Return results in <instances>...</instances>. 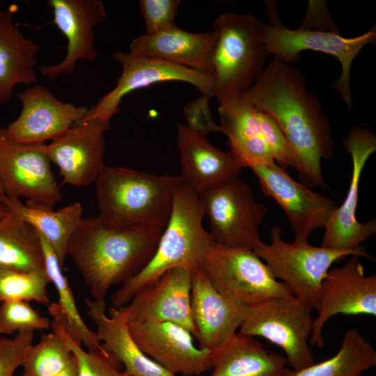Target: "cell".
<instances>
[{
  "label": "cell",
  "mask_w": 376,
  "mask_h": 376,
  "mask_svg": "<svg viewBox=\"0 0 376 376\" xmlns=\"http://www.w3.org/2000/svg\"><path fill=\"white\" fill-rule=\"evenodd\" d=\"M1 201L10 213L32 226L47 241L63 267L70 241L83 219L81 204L74 202L54 210L32 207L19 198L6 196Z\"/></svg>",
  "instance_id": "28"
},
{
  "label": "cell",
  "mask_w": 376,
  "mask_h": 376,
  "mask_svg": "<svg viewBox=\"0 0 376 376\" xmlns=\"http://www.w3.org/2000/svg\"><path fill=\"white\" fill-rule=\"evenodd\" d=\"M4 196H5V195H4V194H3V191H2V189H1V185H0V200H1V198H3Z\"/></svg>",
  "instance_id": "43"
},
{
  "label": "cell",
  "mask_w": 376,
  "mask_h": 376,
  "mask_svg": "<svg viewBox=\"0 0 376 376\" xmlns=\"http://www.w3.org/2000/svg\"><path fill=\"white\" fill-rule=\"evenodd\" d=\"M260 189L281 207L295 234V241L307 242L313 232L324 228L337 203L295 180L275 162L251 165Z\"/></svg>",
  "instance_id": "13"
},
{
  "label": "cell",
  "mask_w": 376,
  "mask_h": 376,
  "mask_svg": "<svg viewBox=\"0 0 376 376\" xmlns=\"http://www.w3.org/2000/svg\"><path fill=\"white\" fill-rule=\"evenodd\" d=\"M219 103L221 132L228 138L230 152L243 167L274 162L264 139L258 110L244 95H232Z\"/></svg>",
  "instance_id": "25"
},
{
  "label": "cell",
  "mask_w": 376,
  "mask_h": 376,
  "mask_svg": "<svg viewBox=\"0 0 376 376\" xmlns=\"http://www.w3.org/2000/svg\"><path fill=\"white\" fill-rule=\"evenodd\" d=\"M350 155L352 176L344 201L337 207L324 228L320 246L340 251H354L376 233V220L364 223L357 219L360 178L366 162L376 151V136L368 130L353 127L343 139Z\"/></svg>",
  "instance_id": "15"
},
{
  "label": "cell",
  "mask_w": 376,
  "mask_h": 376,
  "mask_svg": "<svg viewBox=\"0 0 376 376\" xmlns=\"http://www.w3.org/2000/svg\"><path fill=\"white\" fill-rule=\"evenodd\" d=\"M164 228H118L99 216L83 218L68 255L93 299H105L109 289L141 270L152 258Z\"/></svg>",
  "instance_id": "2"
},
{
  "label": "cell",
  "mask_w": 376,
  "mask_h": 376,
  "mask_svg": "<svg viewBox=\"0 0 376 376\" xmlns=\"http://www.w3.org/2000/svg\"><path fill=\"white\" fill-rule=\"evenodd\" d=\"M180 0H141L140 11L146 33H152L175 23Z\"/></svg>",
  "instance_id": "37"
},
{
  "label": "cell",
  "mask_w": 376,
  "mask_h": 376,
  "mask_svg": "<svg viewBox=\"0 0 376 376\" xmlns=\"http://www.w3.org/2000/svg\"><path fill=\"white\" fill-rule=\"evenodd\" d=\"M246 308L217 291L201 267L193 271L191 310L198 347L214 351L228 341L240 328Z\"/></svg>",
  "instance_id": "21"
},
{
  "label": "cell",
  "mask_w": 376,
  "mask_h": 376,
  "mask_svg": "<svg viewBox=\"0 0 376 376\" xmlns=\"http://www.w3.org/2000/svg\"><path fill=\"white\" fill-rule=\"evenodd\" d=\"M72 353L58 333L40 336L36 345H29L24 354L22 376H56L68 364Z\"/></svg>",
  "instance_id": "32"
},
{
  "label": "cell",
  "mask_w": 376,
  "mask_h": 376,
  "mask_svg": "<svg viewBox=\"0 0 376 376\" xmlns=\"http://www.w3.org/2000/svg\"><path fill=\"white\" fill-rule=\"evenodd\" d=\"M47 272H21L0 268V301H34L49 303Z\"/></svg>",
  "instance_id": "33"
},
{
  "label": "cell",
  "mask_w": 376,
  "mask_h": 376,
  "mask_svg": "<svg viewBox=\"0 0 376 376\" xmlns=\"http://www.w3.org/2000/svg\"><path fill=\"white\" fill-rule=\"evenodd\" d=\"M286 363L285 357L238 332L212 351L210 376H285Z\"/></svg>",
  "instance_id": "27"
},
{
  "label": "cell",
  "mask_w": 376,
  "mask_h": 376,
  "mask_svg": "<svg viewBox=\"0 0 376 376\" xmlns=\"http://www.w3.org/2000/svg\"><path fill=\"white\" fill-rule=\"evenodd\" d=\"M357 255L340 267L329 269L320 288L318 315L313 319L310 342L324 346L322 330L337 314L376 316V276H366Z\"/></svg>",
  "instance_id": "14"
},
{
  "label": "cell",
  "mask_w": 376,
  "mask_h": 376,
  "mask_svg": "<svg viewBox=\"0 0 376 376\" xmlns=\"http://www.w3.org/2000/svg\"><path fill=\"white\" fill-rule=\"evenodd\" d=\"M47 3L53 11L52 22L68 41L61 62L39 67L42 76L53 79L73 73L80 60L96 59L95 29L107 18V11L99 0H49Z\"/></svg>",
  "instance_id": "19"
},
{
  "label": "cell",
  "mask_w": 376,
  "mask_h": 376,
  "mask_svg": "<svg viewBox=\"0 0 376 376\" xmlns=\"http://www.w3.org/2000/svg\"><path fill=\"white\" fill-rule=\"evenodd\" d=\"M13 16V9L0 8V105L10 100L17 85L38 79L39 46L22 33Z\"/></svg>",
  "instance_id": "26"
},
{
  "label": "cell",
  "mask_w": 376,
  "mask_h": 376,
  "mask_svg": "<svg viewBox=\"0 0 376 376\" xmlns=\"http://www.w3.org/2000/svg\"><path fill=\"white\" fill-rule=\"evenodd\" d=\"M99 216L118 228H164L170 217L179 175L107 166L95 180Z\"/></svg>",
  "instance_id": "4"
},
{
  "label": "cell",
  "mask_w": 376,
  "mask_h": 376,
  "mask_svg": "<svg viewBox=\"0 0 376 376\" xmlns=\"http://www.w3.org/2000/svg\"><path fill=\"white\" fill-rule=\"evenodd\" d=\"M263 23L253 15L235 13H222L214 21L211 78L219 102L244 93L266 66L269 54L263 42Z\"/></svg>",
  "instance_id": "5"
},
{
  "label": "cell",
  "mask_w": 376,
  "mask_h": 376,
  "mask_svg": "<svg viewBox=\"0 0 376 376\" xmlns=\"http://www.w3.org/2000/svg\"><path fill=\"white\" fill-rule=\"evenodd\" d=\"M122 72L116 86L89 109L86 116L110 121L120 111L123 98L131 92L164 81H182L195 86L201 94L214 97V84L207 75L164 60L121 51L113 53Z\"/></svg>",
  "instance_id": "12"
},
{
  "label": "cell",
  "mask_w": 376,
  "mask_h": 376,
  "mask_svg": "<svg viewBox=\"0 0 376 376\" xmlns=\"http://www.w3.org/2000/svg\"><path fill=\"white\" fill-rule=\"evenodd\" d=\"M56 376H77V366L73 354L66 367Z\"/></svg>",
  "instance_id": "41"
},
{
  "label": "cell",
  "mask_w": 376,
  "mask_h": 376,
  "mask_svg": "<svg viewBox=\"0 0 376 376\" xmlns=\"http://www.w3.org/2000/svg\"><path fill=\"white\" fill-rule=\"evenodd\" d=\"M258 118L273 160L281 168L294 169L295 157L283 132L269 114L258 110Z\"/></svg>",
  "instance_id": "36"
},
{
  "label": "cell",
  "mask_w": 376,
  "mask_h": 376,
  "mask_svg": "<svg viewBox=\"0 0 376 376\" xmlns=\"http://www.w3.org/2000/svg\"><path fill=\"white\" fill-rule=\"evenodd\" d=\"M33 340V331L19 332L11 339L0 336V376H14Z\"/></svg>",
  "instance_id": "38"
},
{
  "label": "cell",
  "mask_w": 376,
  "mask_h": 376,
  "mask_svg": "<svg viewBox=\"0 0 376 376\" xmlns=\"http://www.w3.org/2000/svg\"><path fill=\"white\" fill-rule=\"evenodd\" d=\"M8 213V211L7 208L0 200V219L4 217Z\"/></svg>",
  "instance_id": "42"
},
{
  "label": "cell",
  "mask_w": 376,
  "mask_h": 376,
  "mask_svg": "<svg viewBox=\"0 0 376 376\" xmlns=\"http://www.w3.org/2000/svg\"><path fill=\"white\" fill-rule=\"evenodd\" d=\"M267 4L269 22L263 23V42L267 54L279 61L292 65L301 58L305 50L320 52L335 57L340 64L339 77L331 87L350 109L352 97L350 89L351 66L360 51L376 40L375 26L366 33L354 38H345L339 31L295 29L285 27L280 22L273 3Z\"/></svg>",
  "instance_id": "6"
},
{
  "label": "cell",
  "mask_w": 376,
  "mask_h": 376,
  "mask_svg": "<svg viewBox=\"0 0 376 376\" xmlns=\"http://www.w3.org/2000/svg\"><path fill=\"white\" fill-rule=\"evenodd\" d=\"M40 237L44 252L45 270L58 294V302H53L48 307L49 314L78 345H84L87 350H104L95 331L87 327L79 314L73 292L67 278L63 274L62 267L55 252L41 235Z\"/></svg>",
  "instance_id": "29"
},
{
  "label": "cell",
  "mask_w": 376,
  "mask_h": 376,
  "mask_svg": "<svg viewBox=\"0 0 376 376\" xmlns=\"http://www.w3.org/2000/svg\"><path fill=\"white\" fill-rule=\"evenodd\" d=\"M87 314L96 327L102 347L132 376H175L146 356L132 338L124 306L106 313L105 299H84Z\"/></svg>",
  "instance_id": "24"
},
{
  "label": "cell",
  "mask_w": 376,
  "mask_h": 376,
  "mask_svg": "<svg viewBox=\"0 0 376 376\" xmlns=\"http://www.w3.org/2000/svg\"><path fill=\"white\" fill-rule=\"evenodd\" d=\"M243 94L257 110L271 116L283 132L301 183L309 188H326L322 161L334 156V139L323 107L308 90L301 70L274 58Z\"/></svg>",
  "instance_id": "1"
},
{
  "label": "cell",
  "mask_w": 376,
  "mask_h": 376,
  "mask_svg": "<svg viewBox=\"0 0 376 376\" xmlns=\"http://www.w3.org/2000/svg\"><path fill=\"white\" fill-rule=\"evenodd\" d=\"M0 268L46 272L40 234L9 212L0 219Z\"/></svg>",
  "instance_id": "30"
},
{
  "label": "cell",
  "mask_w": 376,
  "mask_h": 376,
  "mask_svg": "<svg viewBox=\"0 0 376 376\" xmlns=\"http://www.w3.org/2000/svg\"><path fill=\"white\" fill-rule=\"evenodd\" d=\"M0 185L6 196L25 197L26 205L53 209L62 198L51 169L46 143L24 144L6 137L0 127Z\"/></svg>",
  "instance_id": "11"
},
{
  "label": "cell",
  "mask_w": 376,
  "mask_h": 376,
  "mask_svg": "<svg viewBox=\"0 0 376 376\" xmlns=\"http://www.w3.org/2000/svg\"><path fill=\"white\" fill-rule=\"evenodd\" d=\"M376 366V351L356 328L344 334L331 358L299 370L287 368L285 376H359Z\"/></svg>",
  "instance_id": "31"
},
{
  "label": "cell",
  "mask_w": 376,
  "mask_h": 376,
  "mask_svg": "<svg viewBox=\"0 0 376 376\" xmlns=\"http://www.w3.org/2000/svg\"><path fill=\"white\" fill-rule=\"evenodd\" d=\"M212 97L201 94L186 104L183 115L186 126L191 131L206 136L210 133L221 132L219 125L213 119L209 102Z\"/></svg>",
  "instance_id": "39"
},
{
  "label": "cell",
  "mask_w": 376,
  "mask_h": 376,
  "mask_svg": "<svg viewBox=\"0 0 376 376\" xmlns=\"http://www.w3.org/2000/svg\"><path fill=\"white\" fill-rule=\"evenodd\" d=\"M22 110L7 127H1L8 139L24 144L45 143L64 134L84 118L89 109L58 99L42 85H34L18 93Z\"/></svg>",
  "instance_id": "16"
},
{
  "label": "cell",
  "mask_w": 376,
  "mask_h": 376,
  "mask_svg": "<svg viewBox=\"0 0 376 376\" xmlns=\"http://www.w3.org/2000/svg\"><path fill=\"white\" fill-rule=\"evenodd\" d=\"M177 148L181 182L200 195L210 188L239 176L244 168L230 152L213 146L206 136L177 125Z\"/></svg>",
  "instance_id": "22"
},
{
  "label": "cell",
  "mask_w": 376,
  "mask_h": 376,
  "mask_svg": "<svg viewBox=\"0 0 376 376\" xmlns=\"http://www.w3.org/2000/svg\"><path fill=\"white\" fill-rule=\"evenodd\" d=\"M313 308L294 296L274 297L246 306L240 333L261 337L281 347L292 370L314 362L307 340L312 331Z\"/></svg>",
  "instance_id": "9"
},
{
  "label": "cell",
  "mask_w": 376,
  "mask_h": 376,
  "mask_svg": "<svg viewBox=\"0 0 376 376\" xmlns=\"http://www.w3.org/2000/svg\"><path fill=\"white\" fill-rule=\"evenodd\" d=\"M130 333L150 359L177 376H199L210 370L212 351L195 345L192 334L170 322H127Z\"/></svg>",
  "instance_id": "17"
},
{
  "label": "cell",
  "mask_w": 376,
  "mask_h": 376,
  "mask_svg": "<svg viewBox=\"0 0 376 376\" xmlns=\"http://www.w3.org/2000/svg\"><path fill=\"white\" fill-rule=\"evenodd\" d=\"M216 39L217 33L213 29L192 33L174 24L133 39L130 52L185 66L211 78Z\"/></svg>",
  "instance_id": "23"
},
{
  "label": "cell",
  "mask_w": 376,
  "mask_h": 376,
  "mask_svg": "<svg viewBox=\"0 0 376 376\" xmlns=\"http://www.w3.org/2000/svg\"><path fill=\"white\" fill-rule=\"evenodd\" d=\"M270 243L263 241L253 249L274 276L284 283L293 296L318 310L322 283L333 263L351 255L373 258L363 247L340 251L315 246L308 242H285L279 226L271 229Z\"/></svg>",
  "instance_id": "7"
},
{
  "label": "cell",
  "mask_w": 376,
  "mask_h": 376,
  "mask_svg": "<svg viewBox=\"0 0 376 376\" xmlns=\"http://www.w3.org/2000/svg\"><path fill=\"white\" fill-rule=\"evenodd\" d=\"M110 121L86 116L64 134L46 144L51 162L56 165L63 183L84 187L95 182L104 167V132Z\"/></svg>",
  "instance_id": "18"
},
{
  "label": "cell",
  "mask_w": 376,
  "mask_h": 376,
  "mask_svg": "<svg viewBox=\"0 0 376 376\" xmlns=\"http://www.w3.org/2000/svg\"><path fill=\"white\" fill-rule=\"evenodd\" d=\"M52 330L60 334L74 355L77 376H132L121 370V364L105 350H84L67 334L58 322H51Z\"/></svg>",
  "instance_id": "34"
},
{
  "label": "cell",
  "mask_w": 376,
  "mask_h": 376,
  "mask_svg": "<svg viewBox=\"0 0 376 376\" xmlns=\"http://www.w3.org/2000/svg\"><path fill=\"white\" fill-rule=\"evenodd\" d=\"M192 275L189 268H173L139 291L124 306L127 322H170L196 338L191 310Z\"/></svg>",
  "instance_id": "20"
},
{
  "label": "cell",
  "mask_w": 376,
  "mask_h": 376,
  "mask_svg": "<svg viewBox=\"0 0 376 376\" xmlns=\"http://www.w3.org/2000/svg\"><path fill=\"white\" fill-rule=\"evenodd\" d=\"M48 318L41 315L26 301H5L0 304V335L47 329Z\"/></svg>",
  "instance_id": "35"
},
{
  "label": "cell",
  "mask_w": 376,
  "mask_h": 376,
  "mask_svg": "<svg viewBox=\"0 0 376 376\" xmlns=\"http://www.w3.org/2000/svg\"><path fill=\"white\" fill-rule=\"evenodd\" d=\"M214 242L253 250L261 242L259 227L267 212L251 187L239 176L199 195Z\"/></svg>",
  "instance_id": "10"
},
{
  "label": "cell",
  "mask_w": 376,
  "mask_h": 376,
  "mask_svg": "<svg viewBox=\"0 0 376 376\" xmlns=\"http://www.w3.org/2000/svg\"><path fill=\"white\" fill-rule=\"evenodd\" d=\"M205 217L199 195L182 182L177 188L169 221L148 263L111 296L113 308L127 305L139 291L176 267H201L212 244L203 226Z\"/></svg>",
  "instance_id": "3"
},
{
  "label": "cell",
  "mask_w": 376,
  "mask_h": 376,
  "mask_svg": "<svg viewBox=\"0 0 376 376\" xmlns=\"http://www.w3.org/2000/svg\"><path fill=\"white\" fill-rule=\"evenodd\" d=\"M222 295L246 306L293 294L253 250L213 242L201 266Z\"/></svg>",
  "instance_id": "8"
},
{
  "label": "cell",
  "mask_w": 376,
  "mask_h": 376,
  "mask_svg": "<svg viewBox=\"0 0 376 376\" xmlns=\"http://www.w3.org/2000/svg\"><path fill=\"white\" fill-rule=\"evenodd\" d=\"M306 17L299 27L339 31L329 17L325 1H308Z\"/></svg>",
  "instance_id": "40"
}]
</instances>
